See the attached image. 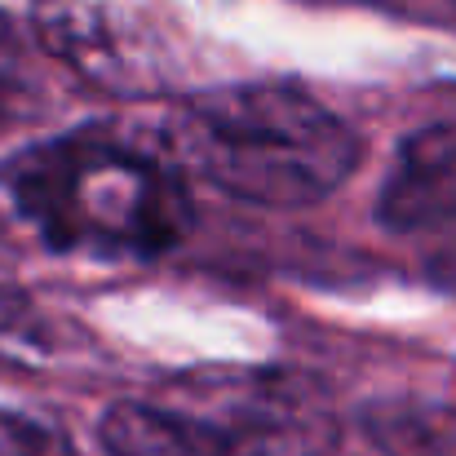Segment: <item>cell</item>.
Returning <instances> with one entry per match:
<instances>
[{"label":"cell","instance_id":"ba28073f","mask_svg":"<svg viewBox=\"0 0 456 456\" xmlns=\"http://www.w3.org/2000/svg\"><path fill=\"white\" fill-rule=\"evenodd\" d=\"M31 98H36V67L27 53V36L9 13H0V120L22 116Z\"/></svg>","mask_w":456,"mask_h":456},{"label":"cell","instance_id":"8992f818","mask_svg":"<svg viewBox=\"0 0 456 456\" xmlns=\"http://www.w3.org/2000/svg\"><path fill=\"white\" fill-rule=\"evenodd\" d=\"M337 456H456V408L421 395L363 403L341 426Z\"/></svg>","mask_w":456,"mask_h":456},{"label":"cell","instance_id":"52a82bcc","mask_svg":"<svg viewBox=\"0 0 456 456\" xmlns=\"http://www.w3.org/2000/svg\"><path fill=\"white\" fill-rule=\"evenodd\" d=\"M102 456H231L226 444L177 403H116L102 417Z\"/></svg>","mask_w":456,"mask_h":456},{"label":"cell","instance_id":"6da1fadb","mask_svg":"<svg viewBox=\"0 0 456 456\" xmlns=\"http://www.w3.org/2000/svg\"><path fill=\"white\" fill-rule=\"evenodd\" d=\"M4 191L58 253L159 257L191 231V195L168 155L111 129H76L13 155Z\"/></svg>","mask_w":456,"mask_h":456},{"label":"cell","instance_id":"3957f363","mask_svg":"<svg viewBox=\"0 0 456 456\" xmlns=\"http://www.w3.org/2000/svg\"><path fill=\"white\" fill-rule=\"evenodd\" d=\"M231 456H332L341 421L328 390L293 368H208L168 390Z\"/></svg>","mask_w":456,"mask_h":456},{"label":"cell","instance_id":"9c48e42d","mask_svg":"<svg viewBox=\"0 0 456 456\" xmlns=\"http://www.w3.org/2000/svg\"><path fill=\"white\" fill-rule=\"evenodd\" d=\"M0 456H76V444L40 417L0 408Z\"/></svg>","mask_w":456,"mask_h":456},{"label":"cell","instance_id":"277c9868","mask_svg":"<svg viewBox=\"0 0 456 456\" xmlns=\"http://www.w3.org/2000/svg\"><path fill=\"white\" fill-rule=\"evenodd\" d=\"M31 22L62 67L107 94L147 98L168 89L164 40L134 0H36Z\"/></svg>","mask_w":456,"mask_h":456},{"label":"cell","instance_id":"5b68a950","mask_svg":"<svg viewBox=\"0 0 456 456\" xmlns=\"http://www.w3.org/2000/svg\"><path fill=\"white\" fill-rule=\"evenodd\" d=\"M377 217L395 235L456 226V125H430L403 138L381 186Z\"/></svg>","mask_w":456,"mask_h":456},{"label":"cell","instance_id":"7a4b0ae2","mask_svg":"<svg viewBox=\"0 0 456 456\" xmlns=\"http://www.w3.org/2000/svg\"><path fill=\"white\" fill-rule=\"evenodd\" d=\"M173 151L217 191L262 208L319 204L359 168L350 125L293 85H226L186 98Z\"/></svg>","mask_w":456,"mask_h":456},{"label":"cell","instance_id":"30bf717a","mask_svg":"<svg viewBox=\"0 0 456 456\" xmlns=\"http://www.w3.org/2000/svg\"><path fill=\"white\" fill-rule=\"evenodd\" d=\"M22 319H27V302L13 289H0V337H9L13 328H22Z\"/></svg>","mask_w":456,"mask_h":456}]
</instances>
